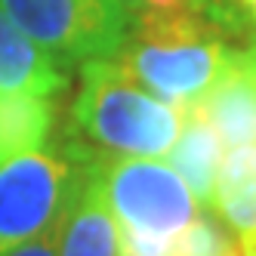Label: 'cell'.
I'll use <instances>...</instances> for the list:
<instances>
[{
	"label": "cell",
	"instance_id": "cell-12",
	"mask_svg": "<svg viewBox=\"0 0 256 256\" xmlns=\"http://www.w3.org/2000/svg\"><path fill=\"white\" fill-rule=\"evenodd\" d=\"M170 256H241V244L213 207H200L173 241Z\"/></svg>",
	"mask_w": 256,
	"mask_h": 256
},
{
	"label": "cell",
	"instance_id": "cell-13",
	"mask_svg": "<svg viewBox=\"0 0 256 256\" xmlns=\"http://www.w3.org/2000/svg\"><path fill=\"white\" fill-rule=\"evenodd\" d=\"M126 12V19H148V16H170V12H213L228 22H247L250 19L241 12L238 0H114Z\"/></svg>",
	"mask_w": 256,
	"mask_h": 256
},
{
	"label": "cell",
	"instance_id": "cell-8",
	"mask_svg": "<svg viewBox=\"0 0 256 256\" xmlns=\"http://www.w3.org/2000/svg\"><path fill=\"white\" fill-rule=\"evenodd\" d=\"M56 256H120L118 222L90 173V164L84 186L56 228Z\"/></svg>",
	"mask_w": 256,
	"mask_h": 256
},
{
	"label": "cell",
	"instance_id": "cell-2",
	"mask_svg": "<svg viewBox=\"0 0 256 256\" xmlns=\"http://www.w3.org/2000/svg\"><path fill=\"white\" fill-rule=\"evenodd\" d=\"M182 130V108L152 96L114 59L80 65L62 133L90 154L164 158Z\"/></svg>",
	"mask_w": 256,
	"mask_h": 256
},
{
	"label": "cell",
	"instance_id": "cell-7",
	"mask_svg": "<svg viewBox=\"0 0 256 256\" xmlns=\"http://www.w3.org/2000/svg\"><path fill=\"white\" fill-rule=\"evenodd\" d=\"M68 84V68L44 52L0 10V93L62 96Z\"/></svg>",
	"mask_w": 256,
	"mask_h": 256
},
{
	"label": "cell",
	"instance_id": "cell-1",
	"mask_svg": "<svg viewBox=\"0 0 256 256\" xmlns=\"http://www.w3.org/2000/svg\"><path fill=\"white\" fill-rule=\"evenodd\" d=\"M253 31L213 12H170L130 22L114 62L152 96L176 108L200 105L226 65L232 44Z\"/></svg>",
	"mask_w": 256,
	"mask_h": 256
},
{
	"label": "cell",
	"instance_id": "cell-6",
	"mask_svg": "<svg viewBox=\"0 0 256 256\" xmlns=\"http://www.w3.org/2000/svg\"><path fill=\"white\" fill-rule=\"evenodd\" d=\"M198 108L228 148L256 145V28L232 44L216 84Z\"/></svg>",
	"mask_w": 256,
	"mask_h": 256
},
{
	"label": "cell",
	"instance_id": "cell-4",
	"mask_svg": "<svg viewBox=\"0 0 256 256\" xmlns=\"http://www.w3.org/2000/svg\"><path fill=\"white\" fill-rule=\"evenodd\" d=\"M90 173L120 234L173 244L200 210L186 179L158 158L93 154Z\"/></svg>",
	"mask_w": 256,
	"mask_h": 256
},
{
	"label": "cell",
	"instance_id": "cell-5",
	"mask_svg": "<svg viewBox=\"0 0 256 256\" xmlns=\"http://www.w3.org/2000/svg\"><path fill=\"white\" fill-rule=\"evenodd\" d=\"M0 10L68 71L112 59L130 31L114 0H0Z\"/></svg>",
	"mask_w": 256,
	"mask_h": 256
},
{
	"label": "cell",
	"instance_id": "cell-15",
	"mask_svg": "<svg viewBox=\"0 0 256 256\" xmlns=\"http://www.w3.org/2000/svg\"><path fill=\"white\" fill-rule=\"evenodd\" d=\"M238 6H241V12L250 19V25L256 28V0H238Z\"/></svg>",
	"mask_w": 256,
	"mask_h": 256
},
{
	"label": "cell",
	"instance_id": "cell-9",
	"mask_svg": "<svg viewBox=\"0 0 256 256\" xmlns=\"http://www.w3.org/2000/svg\"><path fill=\"white\" fill-rule=\"evenodd\" d=\"M244 253H256V145H234L219 164L213 204Z\"/></svg>",
	"mask_w": 256,
	"mask_h": 256
},
{
	"label": "cell",
	"instance_id": "cell-14",
	"mask_svg": "<svg viewBox=\"0 0 256 256\" xmlns=\"http://www.w3.org/2000/svg\"><path fill=\"white\" fill-rule=\"evenodd\" d=\"M0 256H56V232L40 234V238H34V241H25V244L12 247Z\"/></svg>",
	"mask_w": 256,
	"mask_h": 256
},
{
	"label": "cell",
	"instance_id": "cell-10",
	"mask_svg": "<svg viewBox=\"0 0 256 256\" xmlns=\"http://www.w3.org/2000/svg\"><path fill=\"white\" fill-rule=\"evenodd\" d=\"M222 148L226 142L219 139L216 126L204 118V112L194 105L182 112V130L173 142L170 167L186 179V186L198 198L200 207L213 204V188L219 176V164H222Z\"/></svg>",
	"mask_w": 256,
	"mask_h": 256
},
{
	"label": "cell",
	"instance_id": "cell-11",
	"mask_svg": "<svg viewBox=\"0 0 256 256\" xmlns=\"http://www.w3.org/2000/svg\"><path fill=\"white\" fill-rule=\"evenodd\" d=\"M62 96L0 93V160L44 148L62 130Z\"/></svg>",
	"mask_w": 256,
	"mask_h": 256
},
{
	"label": "cell",
	"instance_id": "cell-3",
	"mask_svg": "<svg viewBox=\"0 0 256 256\" xmlns=\"http://www.w3.org/2000/svg\"><path fill=\"white\" fill-rule=\"evenodd\" d=\"M90 158L59 130L44 148L0 160V253L59 228L84 186Z\"/></svg>",
	"mask_w": 256,
	"mask_h": 256
}]
</instances>
